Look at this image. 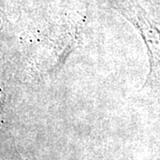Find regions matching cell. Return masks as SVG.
<instances>
[{
	"instance_id": "obj_1",
	"label": "cell",
	"mask_w": 160,
	"mask_h": 160,
	"mask_svg": "<svg viewBox=\"0 0 160 160\" xmlns=\"http://www.w3.org/2000/svg\"><path fill=\"white\" fill-rule=\"evenodd\" d=\"M112 8L133 25L141 35L149 56V70L142 89H160V29L137 0H113Z\"/></svg>"
}]
</instances>
